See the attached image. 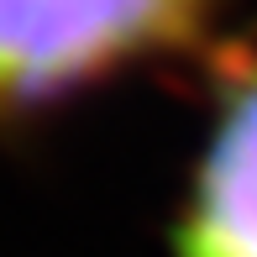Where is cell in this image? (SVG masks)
Returning <instances> with one entry per match:
<instances>
[{
  "instance_id": "cell-1",
  "label": "cell",
  "mask_w": 257,
  "mask_h": 257,
  "mask_svg": "<svg viewBox=\"0 0 257 257\" xmlns=\"http://www.w3.org/2000/svg\"><path fill=\"white\" fill-rule=\"evenodd\" d=\"M226 0H0V132L153 63L215 53Z\"/></svg>"
},
{
  "instance_id": "cell-2",
  "label": "cell",
  "mask_w": 257,
  "mask_h": 257,
  "mask_svg": "<svg viewBox=\"0 0 257 257\" xmlns=\"http://www.w3.org/2000/svg\"><path fill=\"white\" fill-rule=\"evenodd\" d=\"M168 257H257V27L210 53L200 153Z\"/></svg>"
}]
</instances>
